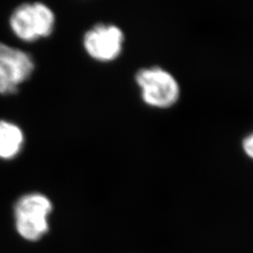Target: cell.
<instances>
[{"label":"cell","instance_id":"1","mask_svg":"<svg viewBox=\"0 0 253 253\" xmlns=\"http://www.w3.org/2000/svg\"><path fill=\"white\" fill-rule=\"evenodd\" d=\"M134 80L143 102L151 108H172L180 100L179 82L172 73L161 66L139 69Z\"/></svg>","mask_w":253,"mask_h":253},{"label":"cell","instance_id":"2","mask_svg":"<svg viewBox=\"0 0 253 253\" xmlns=\"http://www.w3.org/2000/svg\"><path fill=\"white\" fill-rule=\"evenodd\" d=\"M12 33L25 42H34L51 36L55 27V15L42 2H25L12 10L9 20Z\"/></svg>","mask_w":253,"mask_h":253},{"label":"cell","instance_id":"3","mask_svg":"<svg viewBox=\"0 0 253 253\" xmlns=\"http://www.w3.org/2000/svg\"><path fill=\"white\" fill-rule=\"evenodd\" d=\"M52 203L42 193L22 196L14 207L15 228L20 236L28 241L41 239L49 230L48 217Z\"/></svg>","mask_w":253,"mask_h":253},{"label":"cell","instance_id":"4","mask_svg":"<svg viewBox=\"0 0 253 253\" xmlns=\"http://www.w3.org/2000/svg\"><path fill=\"white\" fill-rule=\"evenodd\" d=\"M125 43L123 30L114 24L100 23L88 29L83 39L86 54L99 62H112L121 55Z\"/></svg>","mask_w":253,"mask_h":253},{"label":"cell","instance_id":"5","mask_svg":"<svg viewBox=\"0 0 253 253\" xmlns=\"http://www.w3.org/2000/svg\"><path fill=\"white\" fill-rule=\"evenodd\" d=\"M0 64L17 86L27 82L35 71L30 54L4 42H0Z\"/></svg>","mask_w":253,"mask_h":253},{"label":"cell","instance_id":"6","mask_svg":"<svg viewBox=\"0 0 253 253\" xmlns=\"http://www.w3.org/2000/svg\"><path fill=\"white\" fill-rule=\"evenodd\" d=\"M24 133L16 124L0 120V159L9 160L21 151Z\"/></svg>","mask_w":253,"mask_h":253},{"label":"cell","instance_id":"7","mask_svg":"<svg viewBox=\"0 0 253 253\" xmlns=\"http://www.w3.org/2000/svg\"><path fill=\"white\" fill-rule=\"evenodd\" d=\"M18 90L19 86L12 82L8 73L0 64V95L10 96L16 94Z\"/></svg>","mask_w":253,"mask_h":253},{"label":"cell","instance_id":"8","mask_svg":"<svg viewBox=\"0 0 253 253\" xmlns=\"http://www.w3.org/2000/svg\"><path fill=\"white\" fill-rule=\"evenodd\" d=\"M241 146L245 155L253 161V130L248 135L245 136Z\"/></svg>","mask_w":253,"mask_h":253}]
</instances>
